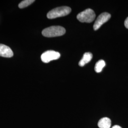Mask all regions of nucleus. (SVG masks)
<instances>
[{
  "label": "nucleus",
  "instance_id": "9b49d317",
  "mask_svg": "<svg viewBox=\"0 0 128 128\" xmlns=\"http://www.w3.org/2000/svg\"><path fill=\"white\" fill-rule=\"evenodd\" d=\"M124 25L125 26V27L128 29V17L126 19V20H125L124 22Z\"/></svg>",
  "mask_w": 128,
  "mask_h": 128
},
{
  "label": "nucleus",
  "instance_id": "423d86ee",
  "mask_svg": "<svg viewBox=\"0 0 128 128\" xmlns=\"http://www.w3.org/2000/svg\"><path fill=\"white\" fill-rule=\"evenodd\" d=\"M14 56V53L8 46L0 44V56L4 58H12Z\"/></svg>",
  "mask_w": 128,
  "mask_h": 128
},
{
  "label": "nucleus",
  "instance_id": "20e7f679",
  "mask_svg": "<svg viewBox=\"0 0 128 128\" xmlns=\"http://www.w3.org/2000/svg\"><path fill=\"white\" fill-rule=\"evenodd\" d=\"M60 57V54L58 52L53 50L46 51L41 56V60L45 63H48L51 61L58 60Z\"/></svg>",
  "mask_w": 128,
  "mask_h": 128
},
{
  "label": "nucleus",
  "instance_id": "7ed1b4c3",
  "mask_svg": "<svg viewBox=\"0 0 128 128\" xmlns=\"http://www.w3.org/2000/svg\"><path fill=\"white\" fill-rule=\"evenodd\" d=\"M94 12L91 9H87L79 13L77 16V18L81 22L90 23L96 18Z\"/></svg>",
  "mask_w": 128,
  "mask_h": 128
},
{
  "label": "nucleus",
  "instance_id": "0eeeda50",
  "mask_svg": "<svg viewBox=\"0 0 128 128\" xmlns=\"http://www.w3.org/2000/svg\"><path fill=\"white\" fill-rule=\"evenodd\" d=\"M98 126L100 128H110L111 126V120L107 117L102 118L99 120Z\"/></svg>",
  "mask_w": 128,
  "mask_h": 128
},
{
  "label": "nucleus",
  "instance_id": "9d476101",
  "mask_svg": "<svg viewBox=\"0 0 128 128\" xmlns=\"http://www.w3.org/2000/svg\"><path fill=\"white\" fill-rule=\"evenodd\" d=\"M34 2H35L34 0H23V1H22V2H20V4L18 5V7L20 9L24 8L26 7H28L30 5L32 4V3H33Z\"/></svg>",
  "mask_w": 128,
  "mask_h": 128
},
{
  "label": "nucleus",
  "instance_id": "f257e3e1",
  "mask_svg": "<svg viewBox=\"0 0 128 128\" xmlns=\"http://www.w3.org/2000/svg\"><path fill=\"white\" fill-rule=\"evenodd\" d=\"M65 33L66 30L64 28L60 26H54L45 28L43 30L42 34L44 37L52 38L62 36Z\"/></svg>",
  "mask_w": 128,
  "mask_h": 128
},
{
  "label": "nucleus",
  "instance_id": "39448f33",
  "mask_svg": "<svg viewBox=\"0 0 128 128\" xmlns=\"http://www.w3.org/2000/svg\"><path fill=\"white\" fill-rule=\"evenodd\" d=\"M110 14L107 12H104L101 14L96 19L94 25V30H98L102 25L108 21V20L110 18Z\"/></svg>",
  "mask_w": 128,
  "mask_h": 128
},
{
  "label": "nucleus",
  "instance_id": "1a4fd4ad",
  "mask_svg": "<svg viewBox=\"0 0 128 128\" xmlns=\"http://www.w3.org/2000/svg\"><path fill=\"white\" fill-rule=\"evenodd\" d=\"M105 66V62L104 60H100L98 61L96 63L95 66V68H94L95 71L96 73H100Z\"/></svg>",
  "mask_w": 128,
  "mask_h": 128
},
{
  "label": "nucleus",
  "instance_id": "f8f14e48",
  "mask_svg": "<svg viewBox=\"0 0 128 128\" xmlns=\"http://www.w3.org/2000/svg\"><path fill=\"white\" fill-rule=\"evenodd\" d=\"M112 128H122L121 127H120L119 125H115Z\"/></svg>",
  "mask_w": 128,
  "mask_h": 128
},
{
  "label": "nucleus",
  "instance_id": "f03ea898",
  "mask_svg": "<svg viewBox=\"0 0 128 128\" xmlns=\"http://www.w3.org/2000/svg\"><path fill=\"white\" fill-rule=\"evenodd\" d=\"M71 12V9L67 6L58 7L52 10L47 14V17L50 19H53L68 15Z\"/></svg>",
  "mask_w": 128,
  "mask_h": 128
},
{
  "label": "nucleus",
  "instance_id": "6e6552de",
  "mask_svg": "<svg viewBox=\"0 0 128 128\" xmlns=\"http://www.w3.org/2000/svg\"><path fill=\"white\" fill-rule=\"evenodd\" d=\"M92 58V54L90 52H86L84 54L82 60L79 62V65L80 66H84L86 64L89 63Z\"/></svg>",
  "mask_w": 128,
  "mask_h": 128
}]
</instances>
